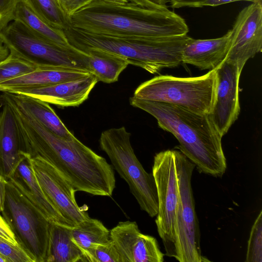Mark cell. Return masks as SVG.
<instances>
[{
	"label": "cell",
	"instance_id": "e0dca14e",
	"mask_svg": "<svg viewBox=\"0 0 262 262\" xmlns=\"http://www.w3.org/2000/svg\"><path fill=\"white\" fill-rule=\"evenodd\" d=\"M229 30L222 37L208 39L189 37L182 53V63L191 64L201 70L216 68L226 58L232 36Z\"/></svg>",
	"mask_w": 262,
	"mask_h": 262
},
{
	"label": "cell",
	"instance_id": "5b68a950",
	"mask_svg": "<svg viewBox=\"0 0 262 262\" xmlns=\"http://www.w3.org/2000/svg\"><path fill=\"white\" fill-rule=\"evenodd\" d=\"M131 134L125 127L102 132L100 147L108 156L112 166L127 183L140 209L151 217L158 210L157 187L152 173H148L137 158L130 143Z\"/></svg>",
	"mask_w": 262,
	"mask_h": 262
},
{
	"label": "cell",
	"instance_id": "1f68e13d",
	"mask_svg": "<svg viewBox=\"0 0 262 262\" xmlns=\"http://www.w3.org/2000/svg\"><path fill=\"white\" fill-rule=\"evenodd\" d=\"M207 0H169L170 7L179 8L184 7H201L203 3Z\"/></svg>",
	"mask_w": 262,
	"mask_h": 262
},
{
	"label": "cell",
	"instance_id": "74e56055",
	"mask_svg": "<svg viewBox=\"0 0 262 262\" xmlns=\"http://www.w3.org/2000/svg\"><path fill=\"white\" fill-rule=\"evenodd\" d=\"M1 107V106H0Z\"/></svg>",
	"mask_w": 262,
	"mask_h": 262
},
{
	"label": "cell",
	"instance_id": "484cf974",
	"mask_svg": "<svg viewBox=\"0 0 262 262\" xmlns=\"http://www.w3.org/2000/svg\"><path fill=\"white\" fill-rule=\"evenodd\" d=\"M246 262L262 261V211H260L251 228L248 241Z\"/></svg>",
	"mask_w": 262,
	"mask_h": 262
},
{
	"label": "cell",
	"instance_id": "f1b7e54d",
	"mask_svg": "<svg viewBox=\"0 0 262 262\" xmlns=\"http://www.w3.org/2000/svg\"><path fill=\"white\" fill-rule=\"evenodd\" d=\"M24 0H0V32L14 19L18 4Z\"/></svg>",
	"mask_w": 262,
	"mask_h": 262
},
{
	"label": "cell",
	"instance_id": "ba28073f",
	"mask_svg": "<svg viewBox=\"0 0 262 262\" xmlns=\"http://www.w3.org/2000/svg\"><path fill=\"white\" fill-rule=\"evenodd\" d=\"M0 35L11 54L37 69L64 66L89 72L86 53L72 45L64 47L47 41L17 20L12 21L0 32Z\"/></svg>",
	"mask_w": 262,
	"mask_h": 262
},
{
	"label": "cell",
	"instance_id": "277c9868",
	"mask_svg": "<svg viewBox=\"0 0 262 262\" xmlns=\"http://www.w3.org/2000/svg\"><path fill=\"white\" fill-rule=\"evenodd\" d=\"M63 32L69 43L84 51L91 49L106 51L125 58L129 64L151 74L179 66L187 35L163 38L138 39L106 36L85 33L68 26Z\"/></svg>",
	"mask_w": 262,
	"mask_h": 262
},
{
	"label": "cell",
	"instance_id": "ffe728a7",
	"mask_svg": "<svg viewBox=\"0 0 262 262\" xmlns=\"http://www.w3.org/2000/svg\"><path fill=\"white\" fill-rule=\"evenodd\" d=\"M10 99L55 135L70 139L75 136L67 128L49 103L38 99L3 92Z\"/></svg>",
	"mask_w": 262,
	"mask_h": 262
},
{
	"label": "cell",
	"instance_id": "d590c367",
	"mask_svg": "<svg viewBox=\"0 0 262 262\" xmlns=\"http://www.w3.org/2000/svg\"><path fill=\"white\" fill-rule=\"evenodd\" d=\"M126 1H127L128 2H131V3L139 5L140 6L146 7V8L153 9L151 7V6L147 2H146L145 0H126Z\"/></svg>",
	"mask_w": 262,
	"mask_h": 262
},
{
	"label": "cell",
	"instance_id": "30bf717a",
	"mask_svg": "<svg viewBox=\"0 0 262 262\" xmlns=\"http://www.w3.org/2000/svg\"><path fill=\"white\" fill-rule=\"evenodd\" d=\"M157 191L156 224L166 255L175 257V220L178 201V179L173 150L156 154L152 168Z\"/></svg>",
	"mask_w": 262,
	"mask_h": 262
},
{
	"label": "cell",
	"instance_id": "8d00e7d4",
	"mask_svg": "<svg viewBox=\"0 0 262 262\" xmlns=\"http://www.w3.org/2000/svg\"><path fill=\"white\" fill-rule=\"evenodd\" d=\"M0 262H7V259L0 254Z\"/></svg>",
	"mask_w": 262,
	"mask_h": 262
},
{
	"label": "cell",
	"instance_id": "44dd1931",
	"mask_svg": "<svg viewBox=\"0 0 262 262\" xmlns=\"http://www.w3.org/2000/svg\"><path fill=\"white\" fill-rule=\"evenodd\" d=\"M71 228L51 223L47 262H86L84 253L72 238Z\"/></svg>",
	"mask_w": 262,
	"mask_h": 262
},
{
	"label": "cell",
	"instance_id": "5bb4252c",
	"mask_svg": "<svg viewBox=\"0 0 262 262\" xmlns=\"http://www.w3.org/2000/svg\"><path fill=\"white\" fill-rule=\"evenodd\" d=\"M122 262H163L164 254L157 239L140 231L136 222H120L110 230Z\"/></svg>",
	"mask_w": 262,
	"mask_h": 262
},
{
	"label": "cell",
	"instance_id": "83f0119b",
	"mask_svg": "<svg viewBox=\"0 0 262 262\" xmlns=\"http://www.w3.org/2000/svg\"><path fill=\"white\" fill-rule=\"evenodd\" d=\"M0 254L7 259V262H33L19 245H14L1 237Z\"/></svg>",
	"mask_w": 262,
	"mask_h": 262
},
{
	"label": "cell",
	"instance_id": "8992f818",
	"mask_svg": "<svg viewBox=\"0 0 262 262\" xmlns=\"http://www.w3.org/2000/svg\"><path fill=\"white\" fill-rule=\"evenodd\" d=\"M216 80V68L198 77L161 75L142 83L135 91L133 96L208 115L214 100Z\"/></svg>",
	"mask_w": 262,
	"mask_h": 262
},
{
	"label": "cell",
	"instance_id": "7a4b0ae2",
	"mask_svg": "<svg viewBox=\"0 0 262 262\" xmlns=\"http://www.w3.org/2000/svg\"><path fill=\"white\" fill-rule=\"evenodd\" d=\"M68 26L99 35L148 39L187 35L180 15L146 8L126 0H94L67 17Z\"/></svg>",
	"mask_w": 262,
	"mask_h": 262
},
{
	"label": "cell",
	"instance_id": "52a82bcc",
	"mask_svg": "<svg viewBox=\"0 0 262 262\" xmlns=\"http://www.w3.org/2000/svg\"><path fill=\"white\" fill-rule=\"evenodd\" d=\"M6 181L1 214L33 262H47L51 222L18 188Z\"/></svg>",
	"mask_w": 262,
	"mask_h": 262
},
{
	"label": "cell",
	"instance_id": "4316f807",
	"mask_svg": "<svg viewBox=\"0 0 262 262\" xmlns=\"http://www.w3.org/2000/svg\"><path fill=\"white\" fill-rule=\"evenodd\" d=\"M84 255L86 262H122L121 256L111 239L105 244L90 248Z\"/></svg>",
	"mask_w": 262,
	"mask_h": 262
},
{
	"label": "cell",
	"instance_id": "4dcf8cb0",
	"mask_svg": "<svg viewBox=\"0 0 262 262\" xmlns=\"http://www.w3.org/2000/svg\"><path fill=\"white\" fill-rule=\"evenodd\" d=\"M0 237L14 245L18 244L10 227L0 213ZM19 245V244H18Z\"/></svg>",
	"mask_w": 262,
	"mask_h": 262
},
{
	"label": "cell",
	"instance_id": "f546056e",
	"mask_svg": "<svg viewBox=\"0 0 262 262\" xmlns=\"http://www.w3.org/2000/svg\"><path fill=\"white\" fill-rule=\"evenodd\" d=\"M94 0H57L59 7L67 17Z\"/></svg>",
	"mask_w": 262,
	"mask_h": 262
},
{
	"label": "cell",
	"instance_id": "603a6c76",
	"mask_svg": "<svg viewBox=\"0 0 262 262\" xmlns=\"http://www.w3.org/2000/svg\"><path fill=\"white\" fill-rule=\"evenodd\" d=\"M14 19L20 21L35 34L47 41L61 47L71 46L63 31L54 28L42 20L24 1L17 6Z\"/></svg>",
	"mask_w": 262,
	"mask_h": 262
},
{
	"label": "cell",
	"instance_id": "7402d4cb",
	"mask_svg": "<svg viewBox=\"0 0 262 262\" xmlns=\"http://www.w3.org/2000/svg\"><path fill=\"white\" fill-rule=\"evenodd\" d=\"M89 55V70L98 81L111 83L118 80L129 64L123 57L106 51L91 49L83 51Z\"/></svg>",
	"mask_w": 262,
	"mask_h": 262
},
{
	"label": "cell",
	"instance_id": "9a60e30c",
	"mask_svg": "<svg viewBox=\"0 0 262 262\" xmlns=\"http://www.w3.org/2000/svg\"><path fill=\"white\" fill-rule=\"evenodd\" d=\"M98 82L96 77L90 74L74 80L7 92L34 97L58 107L77 106L88 98Z\"/></svg>",
	"mask_w": 262,
	"mask_h": 262
},
{
	"label": "cell",
	"instance_id": "8fae6325",
	"mask_svg": "<svg viewBox=\"0 0 262 262\" xmlns=\"http://www.w3.org/2000/svg\"><path fill=\"white\" fill-rule=\"evenodd\" d=\"M30 158L34 175L43 192L70 225L73 228L89 218L86 210L78 206L75 196L76 190L66 178L42 158Z\"/></svg>",
	"mask_w": 262,
	"mask_h": 262
},
{
	"label": "cell",
	"instance_id": "ac0fdd59",
	"mask_svg": "<svg viewBox=\"0 0 262 262\" xmlns=\"http://www.w3.org/2000/svg\"><path fill=\"white\" fill-rule=\"evenodd\" d=\"M0 111V176L7 180L23 154L18 132L10 106L2 102Z\"/></svg>",
	"mask_w": 262,
	"mask_h": 262
},
{
	"label": "cell",
	"instance_id": "6da1fadb",
	"mask_svg": "<svg viewBox=\"0 0 262 262\" xmlns=\"http://www.w3.org/2000/svg\"><path fill=\"white\" fill-rule=\"evenodd\" d=\"M14 115L21 152L31 158L39 156L57 169L76 191L111 196L116 185L114 168L106 159L75 136H58L11 99H5Z\"/></svg>",
	"mask_w": 262,
	"mask_h": 262
},
{
	"label": "cell",
	"instance_id": "9c48e42d",
	"mask_svg": "<svg viewBox=\"0 0 262 262\" xmlns=\"http://www.w3.org/2000/svg\"><path fill=\"white\" fill-rule=\"evenodd\" d=\"M178 201L175 220L174 258L180 262L209 261L202 254L200 231L191 186L195 165L179 150H173Z\"/></svg>",
	"mask_w": 262,
	"mask_h": 262
},
{
	"label": "cell",
	"instance_id": "cb8c5ba5",
	"mask_svg": "<svg viewBox=\"0 0 262 262\" xmlns=\"http://www.w3.org/2000/svg\"><path fill=\"white\" fill-rule=\"evenodd\" d=\"M71 231L73 241L84 254L90 248L110 240V230L101 221L90 217L72 228Z\"/></svg>",
	"mask_w": 262,
	"mask_h": 262
},
{
	"label": "cell",
	"instance_id": "d6986e66",
	"mask_svg": "<svg viewBox=\"0 0 262 262\" xmlns=\"http://www.w3.org/2000/svg\"><path fill=\"white\" fill-rule=\"evenodd\" d=\"M90 74L85 70L64 66L36 69L29 73L0 82V92L50 85L82 78Z\"/></svg>",
	"mask_w": 262,
	"mask_h": 262
},
{
	"label": "cell",
	"instance_id": "836d02e7",
	"mask_svg": "<svg viewBox=\"0 0 262 262\" xmlns=\"http://www.w3.org/2000/svg\"><path fill=\"white\" fill-rule=\"evenodd\" d=\"M153 9L158 10H168L166 3L167 0H145Z\"/></svg>",
	"mask_w": 262,
	"mask_h": 262
},
{
	"label": "cell",
	"instance_id": "d4e9b609",
	"mask_svg": "<svg viewBox=\"0 0 262 262\" xmlns=\"http://www.w3.org/2000/svg\"><path fill=\"white\" fill-rule=\"evenodd\" d=\"M27 6L50 26L63 31L68 26L67 17L57 0H24Z\"/></svg>",
	"mask_w": 262,
	"mask_h": 262
},
{
	"label": "cell",
	"instance_id": "4fadbf2b",
	"mask_svg": "<svg viewBox=\"0 0 262 262\" xmlns=\"http://www.w3.org/2000/svg\"><path fill=\"white\" fill-rule=\"evenodd\" d=\"M241 73L237 66L225 60L216 68L214 100L208 116L222 137L240 112L238 85Z\"/></svg>",
	"mask_w": 262,
	"mask_h": 262
},
{
	"label": "cell",
	"instance_id": "3957f363",
	"mask_svg": "<svg viewBox=\"0 0 262 262\" xmlns=\"http://www.w3.org/2000/svg\"><path fill=\"white\" fill-rule=\"evenodd\" d=\"M130 104L152 115L162 129L172 134L179 149L200 173L222 177L227 169L220 135L208 115L180 106L140 99L133 96Z\"/></svg>",
	"mask_w": 262,
	"mask_h": 262
},
{
	"label": "cell",
	"instance_id": "7c38bea8",
	"mask_svg": "<svg viewBox=\"0 0 262 262\" xmlns=\"http://www.w3.org/2000/svg\"><path fill=\"white\" fill-rule=\"evenodd\" d=\"M225 61L242 70L247 61L262 50L261 3H252L237 16Z\"/></svg>",
	"mask_w": 262,
	"mask_h": 262
},
{
	"label": "cell",
	"instance_id": "d6a6232c",
	"mask_svg": "<svg viewBox=\"0 0 262 262\" xmlns=\"http://www.w3.org/2000/svg\"><path fill=\"white\" fill-rule=\"evenodd\" d=\"M250 1L254 3H261V0H207L202 4L201 7L205 6H216L236 1Z\"/></svg>",
	"mask_w": 262,
	"mask_h": 262
},
{
	"label": "cell",
	"instance_id": "e575fe53",
	"mask_svg": "<svg viewBox=\"0 0 262 262\" xmlns=\"http://www.w3.org/2000/svg\"><path fill=\"white\" fill-rule=\"evenodd\" d=\"M6 182L7 181L0 176V213L3 209Z\"/></svg>",
	"mask_w": 262,
	"mask_h": 262
},
{
	"label": "cell",
	"instance_id": "2e32d148",
	"mask_svg": "<svg viewBox=\"0 0 262 262\" xmlns=\"http://www.w3.org/2000/svg\"><path fill=\"white\" fill-rule=\"evenodd\" d=\"M7 180L18 188L50 222L72 228L45 195L28 155L23 154L14 172Z\"/></svg>",
	"mask_w": 262,
	"mask_h": 262
}]
</instances>
